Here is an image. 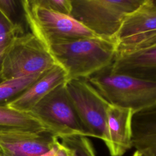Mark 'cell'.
Segmentation results:
<instances>
[{
	"instance_id": "obj_3",
	"label": "cell",
	"mask_w": 156,
	"mask_h": 156,
	"mask_svg": "<svg viewBox=\"0 0 156 156\" xmlns=\"http://www.w3.org/2000/svg\"><path fill=\"white\" fill-rule=\"evenodd\" d=\"M143 1L71 0L70 16L96 36L116 40V37L126 16L136 9Z\"/></svg>"
},
{
	"instance_id": "obj_20",
	"label": "cell",
	"mask_w": 156,
	"mask_h": 156,
	"mask_svg": "<svg viewBox=\"0 0 156 156\" xmlns=\"http://www.w3.org/2000/svg\"><path fill=\"white\" fill-rule=\"evenodd\" d=\"M40 156H74L73 151L59 140L49 151Z\"/></svg>"
},
{
	"instance_id": "obj_8",
	"label": "cell",
	"mask_w": 156,
	"mask_h": 156,
	"mask_svg": "<svg viewBox=\"0 0 156 156\" xmlns=\"http://www.w3.org/2000/svg\"><path fill=\"white\" fill-rule=\"evenodd\" d=\"M156 34V0H144L124 20L116 37L118 52L133 50Z\"/></svg>"
},
{
	"instance_id": "obj_7",
	"label": "cell",
	"mask_w": 156,
	"mask_h": 156,
	"mask_svg": "<svg viewBox=\"0 0 156 156\" xmlns=\"http://www.w3.org/2000/svg\"><path fill=\"white\" fill-rule=\"evenodd\" d=\"M66 87L79 117L90 136L102 140L107 146V110L110 103L87 79L68 80Z\"/></svg>"
},
{
	"instance_id": "obj_23",
	"label": "cell",
	"mask_w": 156,
	"mask_h": 156,
	"mask_svg": "<svg viewBox=\"0 0 156 156\" xmlns=\"http://www.w3.org/2000/svg\"><path fill=\"white\" fill-rule=\"evenodd\" d=\"M2 152H1V150L0 149V156H2Z\"/></svg>"
},
{
	"instance_id": "obj_9",
	"label": "cell",
	"mask_w": 156,
	"mask_h": 156,
	"mask_svg": "<svg viewBox=\"0 0 156 156\" xmlns=\"http://www.w3.org/2000/svg\"><path fill=\"white\" fill-rule=\"evenodd\" d=\"M59 138L49 130L0 134L2 156H40L54 146Z\"/></svg>"
},
{
	"instance_id": "obj_4",
	"label": "cell",
	"mask_w": 156,
	"mask_h": 156,
	"mask_svg": "<svg viewBox=\"0 0 156 156\" xmlns=\"http://www.w3.org/2000/svg\"><path fill=\"white\" fill-rule=\"evenodd\" d=\"M48 48L31 32L18 36L2 61L1 82L46 72L57 65Z\"/></svg>"
},
{
	"instance_id": "obj_15",
	"label": "cell",
	"mask_w": 156,
	"mask_h": 156,
	"mask_svg": "<svg viewBox=\"0 0 156 156\" xmlns=\"http://www.w3.org/2000/svg\"><path fill=\"white\" fill-rule=\"evenodd\" d=\"M46 72L0 82V106H7Z\"/></svg>"
},
{
	"instance_id": "obj_11",
	"label": "cell",
	"mask_w": 156,
	"mask_h": 156,
	"mask_svg": "<svg viewBox=\"0 0 156 156\" xmlns=\"http://www.w3.org/2000/svg\"><path fill=\"white\" fill-rule=\"evenodd\" d=\"M109 69L114 73L156 79V45L118 52Z\"/></svg>"
},
{
	"instance_id": "obj_22",
	"label": "cell",
	"mask_w": 156,
	"mask_h": 156,
	"mask_svg": "<svg viewBox=\"0 0 156 156\" xmlns=\"http://www.w3.org/2000/svg\"><path fill=\"white\" fill-rule=\"evenodd\" d=\"M132 156H154L152 152L147 148L136 149Z\"/></svg>"
},
{
	"instance_id": "obj_10",
	"label": "cell",
	"mask_w": 156,
	"mask_h": 156,
	"mask_svg": "<svg viewBox=\"0 0 156 156\" xmlns=\"http://www.w3.org/2000/svg\"><path fill=\"white\" fill-rule=\"evenodd\" d=\"M134 112L129 108L110 104L107 110L108 143L111 156H122L132 146V122Z\"/></svg>"
},
{
	"instance_id": "obj_13",
	"label": "cell",
	"mask_w": 156,
	"mask_h": 156,
	"mask_svg": "<svg viewBox=\"0 0 156 156\" xmlns=\"http://www.w3.org/2000/svg\"><path fill=\"white\" fill-rule=\"evenodd\" d=\"M132 146L136 149H149L156 156V107L134 113Z\"/></svg>"
},
{
	"instance_id": "obj_5",
	"label": "cell",
	"mask_w": 156,
	"mask_h": 156,
	"mask_svg": "<svg viewBox=\"0 0 156 156\" xmlns=\"http://www.w3.org/2000/svg\"><path fill=\"white\" fill-rule=\"evenodd\" d=\"M23 4L30 32L48 49L53 45L97 37L69 15L41 7L34 0H23Z\"/></svg>"
},
{
	"instance_id": "obj_18",
	"label": "cell",
	"mask_w": 156,
	"mask_h": 156,
	"mask_svg": "<svg viewBox=\"0 0 156 156\" xmlns=\"http://www.w3.org/2000/svg\"><path fill=\"white\" fill-rule=\"evenodd\" d=\"M16 37L18 35L15 29L0 11V58H3Z\"/></svg>"
},
{
	"instance_id": "obj_19",
	"label": "cell",
	"mask_w": 156,
	"mask_h": 156,
	"mask_svg": "<svg viewBox=\"0 0 156 156\" xmlns=\"http://www.w3.org/2000/svg\"><path fill=\"white\" fill-rule=\"evenodd\" d=\"M39 6L51 11L69 15L71 11V0H34Z\"/></svg>"
},
{
	"instance_id": "obj_17",
	"label": "cell",
	"mask_w": 156,
	"mask_h": 156,
	"mask_svg": "<svg viewBox=\"0 0 156 156\" xmlns=\"http://www.w3.org/2000/svg\"><path fill=\"white\" fill-rule=\"evenodd\" d=\"M60 139L61 143L73 151L74 156H96L93 146L87 136L73 135Z\"/></svg>"
},
{
	"instance_id": "obj_16",
	"label": "cell",
	"mask_w": 156,
	"mask_h": 156,
	"mask_svg": "<svg viewBox=\"0 0 156 156\" xmlns=\"http://www.w3.org/2000/svg\"><path fill=\"white\" fill-rule=\"evenodd\" d=\"M0 11L13 26L18 36L30 32L23 0H0Z\"/></svg>"
},
{
	"instance_id": "obj_1",
	"label": "cell",
	"mask_w": 156,
	"mask_h": 156,
	"mask_svg": "<svg viewBox=\"0 0 156 156\" xmlns=\"http://www.w3.org/2000/svg\"><path fill=\"white\" fill-rule=\"evenodd\" d=\"M67 74V81L88 79L110 67L118 51L116 40L98 37L53 45L49 48Z\"/></svg>"
},
{
	"instance_id": "obj_12",
	"label": "cell",
	"mask_w": 156,
	"mask_h": 156,
	"mask_svg": "<svg viewBox=\"0 0 156 156\" xmlns=\"http://www.w3.org/2000/svg\"><path fill=\"white\" fill-rule=\"evenodd\" d=\"M66 82V71L61 66L57 64L47 71L7 106L18 111L29 113L46 95L57 86Z\"/></svg>"
},
{
	"instance_id": "obj_14",
	"label": "cell",
	"mask_w": 156,
	"mask_h": 156,
	"mask_svg": "<svg viewBox=\"0 0 156 156\" xmlns=\"http://www.w3.org/2000/svg\"><path fill=\"white\" fill-rule=\"evenodd\" d=\"M46 130L43 124L29 113L18 111L8 106H0V134L35 133Z\"/></svg>"
},
{
	"instance_id": "obj_2",
	"label": "cell",
	"mask_w": 156,
	"mask_h": 156,
	"mask_svg": "<svg viewBox=\"0 0 156 156\" xmlns=\"http://www.w3.org/2000/svg\"><path fill=\"white\" fill-rule=\"evenodd\" d=\"M87 80L110 104L134 113L156 107V79L114 73L108 67Z\"/></svg>"
},
{
	"instance_id": "obj_21",
	"label": "cell",
	"mask_w": 156,
	"mask_h": 156,
	"mask_svg": "<svg viewBox=\"0 0 156 156\" xmlns=\"http://www.w3.org/2000/svg\"><path fill=\"white\" fill-rule=\"evenodd\" d=\"M155 45H156V34L150 37L149 38L146 39L141 43H140L133 50H136V49H141V48H146L151 46H155Z\"/></svg>"
},
{
	"instance_id": "obj_6",
	"label": "cell",
	"mask_w": 156,
	"mask_h": 156,
	"mask_svg": "<svg viewBox=\"0 0 156 156\" xmlns=\"http://www.w3.org/2000/svg\"><path fill=\"white\" fill-rule=\"evenodd\" d=\"M29 113L59 139L73 135L90 136L69 97L66 82L46 95Z\"/></svg>"
}]
</instances>
